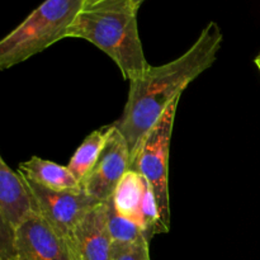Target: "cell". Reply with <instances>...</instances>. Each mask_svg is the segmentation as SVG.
I'll list each match as a JSON object with an SVG mask.
<instances>
[{
	"mask_svg": "<svg viewBox=\"0 0 260 260\" xmlns=\"http://www.w3.org/2000/svg\"><path fill=\"white\" fill-rule=\"evenodd\" d=\"M179 101L180 99H177L170 104L161 118L145 137L134 160L129 162V170L140 173L149 183L156 201L160 221L167 233H169L172 226L169 198L170 142Z\"/></svg>",
	"mask_w": 260,
	"mask_h": 260,
	"instance_id": "obj_4",
	"label": "cell"
},
{
	"mask_svg": "<svg viewBox=\"0 0 260 260\" xmlns=\"http://www.w3.org/2000/svg\"><path fill=\"white\" fill-rule=\"evenodd\" d=\"M113 129V123L95 129L89 136H86L83 144L76 149L75 154L69 161L68 168L73 173L74 177L80 182V184L96 162L107 140L111 136Z\"/></svg>",
	"mask_w": 260,
	"mask_h": 260,
	"instance_id": "obj_12",
	"label": "cell"
},
{
	"mask_svg": "<svg viewBox=\"0 0 260 260\" xmlns=\"http://www.w3.org/2000/svg\"><path fill=\"white\" fill-rule=\"evenodd\" d=\"M84 0H45L0 40V71L8 70L66 38Z\"/></svg>",
	"mask_w": 260,
	"mask_h": 260,
	"instance_id": "obj_3",
	"label": "cell"
},
{
	"mask_svg": "<svg viewBox=\"0 0 260 260\" xmlns=\"http://www.w3.org/2000/svg\"><path fill=\"white\" fill-rule=\"evenodd\" d=\"M30 196L33 211L37 212L56 233L68 239L74 226L95 206L99 201L83 189L55 190L40 185L20 174Z\"/></svg>",
	"mask_w": 260,
	"mask_h": 260,
	"instance_id": "obj_5",
	"label": "cell"
},
{
	"mask_svg": "<svg viewBox=\"0 0 260 260\" xmlns=\"http://www.w3.org/2000/svg\"><path fill=\"white\" fill-rule=\"evenodd\" d=\"M107 220H108L109 234L113 243H136L146 239L144 231L137 223L128 220L117 211L113 198L106 201ZM147 240V239H146Z\"/></svg>",
	"mask_w": 260,
	"mask_h": 260,
	"instance_id": "obj_13",
	"label": "cell"
},
{
	"mask_svg": "<svg viewBox=\"0 0 260 260\" xmlns=\"http://www.w3.org/2000/svg\"><path fill=\"white\" fill-rule=\"evenodd\" d=\"M129 161L131 157L126 139L114 126L98 160L81 182V188L102 203L111 200L122 178L129 170Z\"/></svg>",
	"mask_w": 260,
	"mask_h": 260,
	"instance_id": "obj_7",
	"label": "cell"
},
{
	"mask_svg": "<svg viewBox=\"0 0 260 260\" xmlns=\"http://www.w3.org/2000/svg\"><path fill=\"white\" fill-rule=\"evenodd\" d=\"M18 173L28 179L38 183L46 188L55 190H79L81 188L80 182L74 177L68 167L32 156L27 161L20 162Z\"/></svg>",
	"mask_w": 260,
	"mask_h": 260,
	"instance_id": "obj_11",
	"label": "cell"
},
{
	"mask_svg": "<svg viewBox=\"0 0 260 260\" xmlns=\"http://www.w3.org/2000/svg\"><path fill=\"white\" fill-rule=\"evenodd\" d=\"M149 245L146 239L136 243H112L109 260H151Z\"/></svg>",
	"mask_w": 260,
	"mask_h": 260,
	"instance_id": "obj_14",
	"label": "cell"
},
{
	"mask_svg": "<svg viewBox=\"0 0 260 260\" xmlns=\"http://www.w3.org/2000/svg\"><path fill=\"white\" fill-rule=\"evenodd\" d=\"M0 207L14 229L33 212L27 187L19 173L10 169L0 155Z\"/></svg>",
	"mask_w": 260,
	"mask_h": 260,
	"instance_id": "obj_10",
	"label": "cell"
},
{
	"mask_svg": "<svg viewBox=\"0 0 260 260\" xmlns=\"http://www.w3.org/2000/svg\"><path fill=\"white\" fill-rule=\"evenodd\" d=\"M222 41L221 28L216 22H210L180 57L161 66L150 65L141 78L129 81L123 113L113 124L126 139L131 161L170 104L180 99L184 89L212 66Z\"/></svg>",
	"mask_w": 260,
	"mask_h": 260,
	"instance_id": "obj_1",
	"label": "cell"
},
{
	"mask_svg": "<svg viewBox=\"0 0 260 260\" xmlns=\"http://www.w3.org/2000/svg\"><path fill=\"white\" fill-rule=\"evenodd\" d=\"M68 243L75 260H109L112 238L106 203L91 208L70 231Z\"/></svg>",
	"mask_w": 260,
	"mask_h": 260,
	"instance_id": "obj_9",
	"label": "cell"
},
{
	"mask_svg": "<svg viewBox=\"0 0 260 260\" xmlns=\"http://www.w3.org/2000/svg\"><path fill=\"white\" fill-rule=\"evenodd\" d=\"M134 0H96L83 4L66 38H81L101 48L116 62L126 80L141 78L149 69L137 27Z\"/></svg>",
	"mask_w": 260,
	"mask_h": 260,
	"instance_id": "obj_2",
	"label": "cell"
},
{
	"mask_svg": "<svg viewBox=\"0 0 260 260\" xmlns=\"http://www.w3.org/2000/svg\"><path fill=\"white\" fill-rule=\"evenodd\" d=\"M255 65L258 66V69H259V71H260V53L258 56H256V58H255Z\"/></svg>",
	"mask_w": 260,
	"mask_h": 260,
	"instance_id": "obj_16",
	"label": "cell"
},
{
	"mask_svg": "<svg viewBox=\"0 0 260 260\" xmlns=\"http://www.w3.org/2000/svg\"><path fill=\"white\" fill-rule=\"evenodd\" d=\"M112 198L117 211L137 223L149 241L156 234H167L160 221L151 188L140 173L128 170Z\"/></svg>",
	"mask_w": 260,
	"mask_h": 260,
	"instance_id": "obj_6",
	"label": "cell"
},
{
	"mask_svg": "<svg viewBox=\"0 0 260 260\" xmlns=\"http://www.w3.org/2000/svg\"><path fill=\"white\" fill-rule=\"evenodd\" d=\"M96 2V0H84V4H89V3Z\"/></svg>",
	"mask_w": 260,
	"mask_h": 260,
	"instance_id": "obj_18",
	"label": "cell"
},
{
	"mask_svg": "<svg viewBox=\"0 0 260 260\" xmlns=\"http://www.w3.org/2000/svg\"><path fill=\"white\" fill-rule=\"evenodd\" d=\"M15 229L0 207V260H13L14 258Z\"/></svg>",
	"mask_w": 260,
	"mask_h": 260,
	"instance_id": "obj_15",
	"label": "cell"
},
{
	"mask_svg": "<svg viewBox=\"0 0 260 260\" xmlns=\"http://www.w3.org/2000/svg\"><path fill=\"white\" fill-rule=\"evenodd\" d=\"M14 250L13 260H75L68 239L35 211L15 228Z\"/></svg>",
	"mask_w": 260,
	"mask_h": 260,
	"instance_id": "obj_8",
	"label": "cell"
},
{
	"mask_svg": "<svg viewBox=\"0 0 260 260\" xmlns=\"http://www.w3.org/2000/svg\"><path fill=\"white\" fill-rule=\"evenodd\" d=\"M134 2L135 3H136V5H137V7H141V4H142V3H144L145 2V0H134Z\"/></svg>",
	"mask_w": 260,
	"mask_h": 260,
	"instance_id": "obj_17",
	"label": "cell"
}]
</instances>
